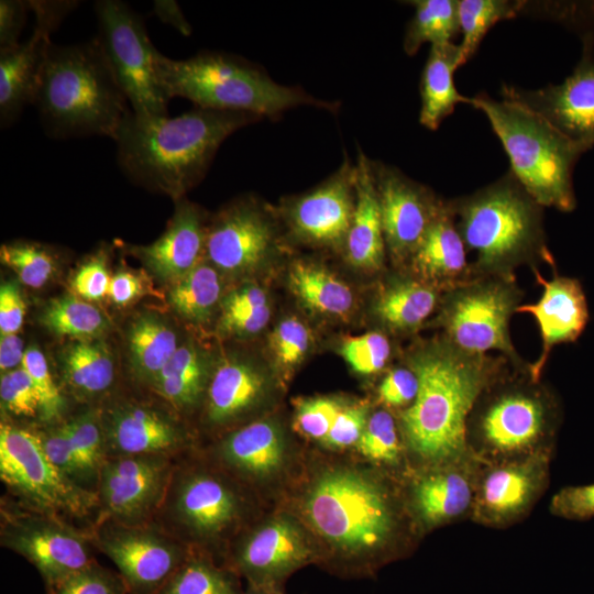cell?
I'll list each match as a JSON object with an SVG mask.
<instances>
[{"instance_id":"7bdbcfd3","label":"cell","mask_w":594,"mask_h":594,"mask_svg":"<svg viewBox=\"0 0 594 594\" xmlns=\"http://www.w3.org/2000/svg\"><path fill=\"white\" fill-rule=\"evenodd\" d=\"M77 457L91 480L98 482L100 468L107 459L101 409H89L64 421Z\"/></svg>"},{"instance_id":"f35d334b","label":"cell","mask_w":594,"mask_h":594,"mask_svg":"<svg viewBox=\"0 0 594 594\" xmlns=\"http://www.w3.org/2000/svg\"><path fill=\"white\" fill-rule=\"evenodd\" d=\"M41 323L57 336L75 340L99 339L109 327L99 308L75 295L52 299L42 311Z\"/></svg>"},{"instance_id":"d6a6232c","label":"cell","mask_w":594,"mask_h":594,"mask_svg":"<svg viewBox=\"0 0 594 594\" xmlns=\"http://www.w3.org/2000/svg\"><path fill=\"white\" fill-rule=\"evenodd\" d=\"M213 370L191 340L182 342L151 388L177 413H190L204 404Z\"/></svg>"},{"instance_id":"9a60e30c","label":"cell","mask_w":594,"mask_h":594,"mask_svg":"<svg viewBox=\"0 0 594 594\" xmlns=\"http://www.w3.org/2000/svg\"><path fill=\"white\" fill-rule=\"evenodd\" d=\"M172 458L155 454L107 458L96 488L98 521L150 522L164 501L175 468Z\"/></svg>"},{"instance_id":"83f0119b","label":"cell","mask_w":594,"mask_h":594,"mask_svg":"<svg viewBox=\"0 0 594 594\" xmlns=\"http://www.w3.org/2000/svg\"><path fill=\"white\" fill-rule=\"evenodd\" d=\"M468 255L469 251L458 230L449 201L444 200L442 209L426 231L406 268L446 292L472 277Z\"/></svg>"},{"instance_id":"816d5d0a","label":"cell","mask_w":594,"mask_h":594,"mask_svg":"<svg viewBox=\"0 0 594 594\" xmlns=\"http://www.w3.org/2000/svg\"><path fill=\"white\" fill-rule=\"evenodd\" d=\"M310 345L308 328L297 318L284 319L270 337L271 351L277 364L289 370L298 365Z\"/></svg>"},{"instance_id":"5b68a950","label":"cell","mask_w":594,"mask_h":594,"mask_svg":"<svg viewBox=\"0 0 594 594\" xmlns=\"http://www.w3.org/2000/svg\"><path fill=\"white\" fill-rule=\"evenodd\" d=\"M34 106L43 130L54 139L113 140L131 111L97 36L70 45H50Z\"/></svg>"},{"instance_id":"603a6c76","label":"cell","mask_w":594,"mask_h":594,"mask_svg":"<svg viewBox=\"0 0 594 594\" xmlns=\"http://www.w3.org/2000/svg\"><path fill=\"white\" fill-rule=\"evenodd\" d=\"M531 271L542 287L541 296L536 302L521 304L516 314H528L538 324L541 351L530 363L529 373L532 380L540 381L552 349L575 342L588 323L590 311L579 279L560 276L556 271L550 279H544L538 268Z\"/></svg>"},{"instance_id":"f5cc1de1","label":"cell","mask_w":594,"mask_h":594,"mask_svg":"<svg viewBox=\"0 0 594 594\" xmlns=\"http://www.w3.org/2000/svg\"><path fill=\"white\" fill-rule=\"evenodd\" d=\"M418 391V376L404 362L403 365L393 367L385 374L377 387V397L383 405L404 410L414 403Z\"/></svg>"},{"instance_id":"e575fe53","label":"cell","mask_w":594,"mask_h":594,"mask_svg":"<svg viewBox=\"0 0 594 594\" xmlns=\"http://www.w3.org/2000/svg\"><path fill=\"white\" fill-rule=\"evenodd\" d=\"M127 343L131 372L146 386H151L182 344L170 323L153 312L140 314L131 321Z\"/></svg>"},{"instance_id":"6f0895ef","label":"cell","mask_w":594,"mask_h":594,"mask_svg":"<svg viewBox=\"0 0 594 594\" xmlns=\"http://www.w3.org/2000/svg\"><path fill=\"white\" fill-rule=\"evenodd\" d=\"M29 11V1H0V51L13 48L20 44V34Z\"/></svg>"},{"instance_id":"d6986e66","label":"cell","mask_w":594,"mask_h":594,"mask_svg":"<svg viewBox=\"0 0 594 594\" xmlns=\"http://www.w3.org/2000/svg\"><path fill=\"white\" fill-rule=\"evenodd\" d=\"M503 98L517 101L549 121L585 151L594 147V36L583 37L582 57L559 85L529 90L504 85Z\"/></svg>"},{"instance_id":"4dcf8cb0","label":"cell","mask_w":594,"mask_h":594,"mask_svg":"<svg viewBox=\"0 0 594 594\" xmlns=\"http://www.w3.org/2000/svg\"><path fill=\"white\" fill-rule=\"evenodd\" d=\"M447 465L420 476L411 488L413 510L426 528L457 519L474 499L469 476L455 466Z\"/></svg>"},{"instance_id":"680465c9","label":"cell","mask_w":594,"mask_h":594,"mask_svg":"<svg viewBox=\"0 0 594 594\" xmlns=\"http://www.w3.org/2000/svg\"><path fill=\"white\" fill-rule=\"evenodd\" d=\"M25 302L18 285L6 282L0 288V331L1 334L19 332L24 323Z\"/></svg>"},{"instance_id":"c3c4849f","label":"cell","mask_w":594,"mask_h":594,"mask_svg":"<svg viewBox=\"0 0 594 594\" xmlns=\"http://www.w3.org/2000/svg\"><path fill=\"white\" fill-rule=\"evenodd\" d=\"M129 588L120 575L94 561L47 590V594H128Z\"/></svg>"},{"instance_id":"cb8c5ba5","label":"cell","mask_w":594,"mask_h":594,"mask_svg":"<svg viewBox=\"0 0 594 594\" xmlns=\"http://www.w3.org/2000/svg\"><path fill=\"white\" fill-rule=\"evenodd\" d=\"M544 451L491 470L475 496L476 517L490 525H507L531 508L547 484Z\"/></svg>"},{"instance_id":"1f68e13d","label":"cell","mask_w":594,"mask_h":594,"mask_svg":"<svg viewBox=\"0 0 594 594\" xmlns=\"http://www.w3.org/2000/svg\"><path fill=\"white\" fill-rule=\"evenodd\" d=\"M462 65L459 44L431 45L420 78L419 122L425 128L437 130L457 105H471L472 98L461 95L454 85L453 74Z\"/></svg>"},{"instance_id":"4316f807","label":"cell","mask_w":594,"mask_h":594,"mask_svg":"<svg viewBox=\"0 0 594 594\" xmlns=\"http://www.w3.org/2000/svg\"><path fill=\"white\" fill-rule=\"evenodd\" d=\"M268 381L248 361L223 360L213 370L204 400L205 421L215 428L230 427L254 413L266 399Z\"/></svg>"},{"instance_id":"2e32d148","label":"cell","mask_w":594,"mask_h":594,"mask_svg":"<svg viewBox=\"0 0 594 594\" xmlns=\"http://www.w3.org/2000/svg\"><path fill=\"white\" fill-rule=\"evenodd\" d=\"M318 550L301 521L279 514L249 530L234 546L230 570L249 586L283 590L298 569L318 558Z\"/></svg>"},{"instance_id":"7c38bea8","label":"cell","mask_w":594,"mask_h":594,"mask_svg":"<svg viewBox=\"0 0 594 594\" xmlns=\"http://www.w3.org/2000/svg\"><path fill=\"white\" fill-rule=\"evenodd\" d=\"M0 477L30 509L82 517L98 507L95 491L65 476L47 458L35 430L0 425Z\"/></svg>"},{"instance_id":"03108f58","label":"cell","mask_w":594,"mask_h":594,"mask_svg":"<svg viewBox=\"0 0 594 594\" xmlns=\"http://www.w3.org/2000/svg\"><path fill=\"white\" fill-rule=\"evenodd\" d=\"M241 594H284V593H283V590H278V588L249 586L248 591Z\"/></svg>"},{"instance_id":"91938a15","label":"cell","mask_w":594,"mask_h":594,"mask_svg":"<svg viewBox=\"0 0 594 594\" xmlns=\"http://www.w3.org/2000/svg\"><path fill=\"white\" fill-rule=\"evenodd\" d=\"M270 317L268 305L254 310L222 315L220 328L226 333L252 336L265 328Z\"/></svg>"},{"instance_id":"74e56055","label":"cell","mask_w":594,"mask_h":594,"mask_svg":"<svg viewBox=\"0 0 594 594\" xmlns=\"http://www.w3.org/2000/svg\"><path fill=\"white\" fill-rule=\"evenodd\" d=\"M407 3L415 8L403 41L407 55H415L425 43L440 45L453 42L460 32L459 0H414Z\"/></svg>"},{"instance_id":"8d00e7d4","label":"cell","mask_w":594,"mask_h":594,"mask_svg":"<svg viewBox=\"0 0 594 594\" xmlns=\"http://www.w3.org/2000/svg\"><path fill=\"white\" fill-rule=\"evenodd\" d=\"M221 279L211 264L199 263L170 284L168 302L172 309L191 323H206L220 300Z\"/></svg>"},{"instance_id":"8fae6325","label":"cell","mask_w":594,"mask_h":594,"mask_svg":"<svg viewBox=\"0 0 594 594\" xmlns=\"http://www.w3.org/2000/svg\"><path fill=\"white\" fill-rule=\"evenodd\" d=\"M97 38L134 114L168 116V101L156 73L157 50L145 22L120 0H98L94 4Z\"/></svg>"},{"instance_id":"484cf974","label":"cell","mask_w":594,"mask_h":594,"mask_svg":"<svg viewBox=\"0 0 594 594\" xmlns=\"http://www.w3.org/2000/svg\"><path fill=\"white\" fill-rule=\"evenodd\" d=\"M216 452L224 469L253 483L277 479L290 459L284 430L270 419L232 430L219 442Z\"/></svg>"},{"instance_id":"f1b7e54d","label":"cell","mask_w":594,"mask_h":594,"mask_svg":"<svg viewBox=\"0 0 594 594\" xmlns=\"http://www.w3.org/2000/svg\"><path fill=\"white\" fill-rule=\"evenodd\" d=\"M370 157L359 152L355 163V207L344 249L349 262L376 272L384 266L386 245Z\"/></svg>"},{"instance_id":"ffe728a7","label":"cell","mask_w":594,"mask_h":594,"mask_svg":"<svg viewBox=\"0 0 594 594\" xmlns=\"http://www.w3.org/2000/svg\"><path fill=\"white\" fill-rule=\"evenodd\" d=\"M34 13L32 35L18 46L0 51V124H13L28 105H34L51 34L77 8V1H29Z\"/></svg>"},{"instance_id":"5bb4252c","label":"cell","mask_w":594,"mask_h":594,"mask_svg":"<svg viewBox=\"0 0 594 594\" xmlns=\"http://www.w3.org/2000/svg\"><path fill=\"white\" fill-rule=\"evenodd\" d=\"M91 536L131 594H156L190 554L188 546L152 522L100 520Z\"/></svg>"},{"instance_id":"7a4b0ae2","label":"cell","mask_w":594,"mask_h":594,"mask_svg":"<svg viewBox=\"0 0 594 594\" xmlns=\"http://www.w3.org/2000/svg\"><path fill=\"white\" fill-rule=\"evenodd\" d=\"M302 525L348 573H370L394 553L402 517L395 495L375 473L334 464L319 470L300 501Z\"/></svg>"},{"instance_id":"bcb514c9","label":"cell","mask_w":594,"mask_h":594,"mask_svg":"<svg viewBox=\"0 0 594 594\" xmlns=\"http://www.w3.org/2000/svg\"><path fill=\"white\" fill-rule=\"evenodd\" d=\"M0 402L6 416L41 417L40 396L23 366L1 373Z\"/></svg>"},{"instance_id":"8992f818","label":"cell","mask_w":594,"mask_h":594,"mask_svg":"<svg viewBox=\"0 0 594 594\" xmlns=\"http://www.w3.org/2000/svg\"><path fill=\"white\" fill-rule=\"evenodd\" d=\"M155 67L169 99L184 98L198 108L276 119L301 106L330 112L340 107L298 86L278 84L261 66L223 52L202 51L186 59H172L157 52Z\"/></svg>"},{"instance_id":"4fadbf2b","label":"cell","mask_w":594,"mask_h":594,"mask_svg":"<svg viewBox=\"0 0 594 594\" xmlns=\"http://www.w3.org/2000/svg\"><path fill=\"white\" fill-rule=\"evenodd\" d=\"M61 519L34 509H1V546L33 564L51 588L95 560L90 537Z\"/></svg>"},{"instance_id":"52a82bcc","label":"cell","mask_w":594,"mask_h":594,"mask_svg":"<svg viewBox=\"0 0 594 594\" xmlns=\"http://www.w3.org/2000/svg\"><path fill=\"white\" fill-rule=\"evenodd\" d=\"M471 105L486 116L509 157L510 172L525 190L543 208L574 210L573 168L586 151L517 101L482 92Z\"/></svg>"},{"instance_id":"277c9868","label":"cell","mask_w":594,"mask_h":594,"mask_svg":"<svg viewBox=\"0 0 594 594\" xmlns=\"http://www.w3.org/2000/svg\"><path fill=\"white\" fill-rule=\"evenodd\" d=\"M448 201L469 253H474L472 276L516 278V268L528 265L535 270L543 263L556 270L543 207L510 170L470 195Z\"/></svg>"},{"instance_id":"f546056e","label":"cell","mask_w":594,"mask_h":594,"mask_svg":"<svg viewBox=\"0 0 594 594\" xmlns=\"http://www.w3.org/2000/svg\"><path fill=\"white\" fill-rule=\"evenodd\" d=\"M444 292L408 271L396 275L380 290L373 312L380 323L395 333L421 328L438 311Z\"/></svg>"},{"instance_id":"7dc6e473","label":"cell","mask_w":594,"mask_h":594,"mask_svg":"<svg viewBox=\"0 0 594 594\" xmlns=\"http://www.w3.org/2000/svg\"><path fill=\"white\" fill-rule=\"evenodd\" d=\"M51 462L69 480L81 487L91 481L72 444L64 421L43 430H35Z\"/></svg>"},{"instance_id":"9c48e42d","label":"cell","mask_w":594,"mask_h":594,"mask_svg":"<svg viewBox=\"0 0 594 594\" xmlns=\"http://www.w3.org/2000/svg\"><path fill=\"white\" fill-rule=\"evenodd\" d=\"M522 299L516 278L472 276L443 293L432 322L461 350L475 354L495 351L513 369L529 371L530 363L517 352L509 331Z\"/></svg>"},{"instance_id":"ab89813d","label":"cell","mask_w":594,"mask_h":594,"mask_svg":"<svg viewBox=\"0 0 594 594\" xmlns=\"http://www.w3.org/2000/svg\"><path fill=\"white\" fill-rule=\"evenodd\" d=\"M156 594H241L235 573L190 553Z\"/></svg>"},{"instance_id":"be15d7a7","label":"cell","mask_w":594,"mask_h":594,"mask_svg":"<svg viewBox=\"0 0 594 594\" xmlns=\"http://www.w3.org/2000/svg\"><path fill=\"white\" fill-rule=\"evenodd\" d=\"M153 14L165 24L170 25L184 36L193 33L190 23L185 18L179 4L174 0H155Z\"/></svg>"},{"instance_id":"60d3db41","label":"cell","mask_w":594,"mask_h":594,"mask_svg":"<svg viewBox=\"0 0 594 594\" xmlns=\"http://www.w3.org/2000/svg\"><path fill=\"white\" fill-rule=\"evenodd\" d=\"M524 1L459 0L458 14L462 41L459 43L465 64L472 58L488 30L499 21L518 15Z\"/></svg>"},{"instance_id":"b9f144b4","label":"cell","mask_w":594,"mask_h":594,"mask_svg":"<svg viewBox=\"0 0 594 594\" xmlns=\"http://www.w3.org/2000/svg\"><path fill=\"white\" fill-rule=\"evenodd\" d=\"M0 260L15 273L22 284L31 288L43 287L56 268L52 250L41 243L24 240L2 244Z\"/></svg>"},{"instance_id":"ba28073f","label":"cell","mask_w":594,"mask_h":594,"mask_svg":"<svg viewBox=\"0 0 594 594\" xmlns=\"http://www.w3.org/2000/svg\"><path fill=\"white\" fill-rule=\"evenodd\" d=\"M560 407L529 371L509 366L479 396L466 424V438L498 455L542 452L558 429Z\"/></svg>"},{"instance_id":"836d02e7","label":"cell","mask_w":594,"mask_h":594,"mask_svg":"<svg viewBox=\"0 0 594 594\" xmlns=\"http://www.w3.org/2000/svg\"><path fill=\"white\" fill-rule=\"evenodd\" d=\"M64 385L77 399L101 398L114 382V361L108 345L99 340H75L59 354Z\"/></svg>"},{"instance_id":"9f6ffc18","label":"cell","mask_w":594,"mask_h":594,"mask_svg":"<svg viewBox=\"0 0 594 594\" xmlns=\"http://www.w3.org/2000/svg\"><path fill=\"white\" fill-rule=\"evenodd\" d=\"M551 512L565 519L585 520L594 517V484L568 486L551 501Z\"/></svg>"},{"instance_id":"f907efd6","label":"cell","mask_w":594,"mask_h":594,"mask_svg":"<svg viewBox=\"0 0 594 594\" xmlns=\"http://www.w3.org/2000/svg\"><path fill=\"white\" fill-rule=\"evenodd\" d=\"M343 406L333 397L301 399L297 403L295 426L304 436L322 443Z\"/></svg>"},{"instance_id":"d590c367","label":"cell","mask_w":594,"mask_h":594,"mask_svg":"<svg viewBox=\"0 0 594 594\" xmlns=\"http://www.w3.org/2000/svg\"><path fill=\"white\" fill-rule=\"evenodd\" d=\"M288 280L294 295L321 315L343 317L354 306L351 288L320 265L295 262Z\"/></svg>"},{"instance_id":"681fc988","label":"cell","mask_w":594,"mask_h":594,"mask_svg":"<svg viewBox=\"0 0 594 594\" xmlns=\"http://www.w3.org/2000/svg\"><path fill=\"white\" fill-rule=\"evenodd\" d=\"M22 366L30 375L40 396L41 419L44 421L56 420L62 414L64 402L44 354L37 348H28Z\"/></svg>"},{"instance_id":"e7e4bbea","label":"cell","mask_w":594,"mask_h":594,"mask_svg":"<svg viewBox=\"0 0 594 594\" xmlns=\"http://www.w3.org/2000/svg\"><path fill=\"white\" fill-rule=\"evenodd\" d=\"M23 340L13 334H1L0 338V369L1 373L22 366L25 354Z\"/></svg>"},{"instance_id":"ac0fdd59","label":"cell","mask_w":594,"mask_h":594,"mask_svg":"<svg viewBox=\"0 0 594 594\" xmlns=\"http://www.w3.org/2000/svg\"><path fill=\"white\" fill-rule=\"evenodd\" d=\"M278 231L273 215L253 197L234 200L207 227L205 254L229 274L258 267L276 250Z\"/></svg>"},{"instance_id":"11a10c76","label":"cell","mask_w":594,"mask_h":594,"mask_svg":"<svg viewBox=\"0 0 594 594\" xmlns=\"http://www.w3.org/2000/svg\"><path fill=\"white\" fill-rule=\"evenodd\" d=\"M111 278L105 252L101 250L78 267L72 278V288L76 296L87 301H96L109 296Z\"/></svg>"},{"instance_id":"d4e9b609","label":"cell","mask_w":594,"mask_h":594,"mask_svg":"<svg viewBox=\"0 0 594 594\" xmlns=\"http://www.w3.org/2000/svg\"><path fill=\"white\" fill-rule=\"evenodd\" d=\"M207 227L201 208L183 197L175 200V211L161 237L148 245L133 246L131 252L156 277L172 284L199 264Z\"/></svg>"},{"instance_id":"30bf717a","label":"cell","mask_w":594,"mask_h":594,"mask_svg":"<svg viewBox=\"0 0 594 594\" xmlns=\"http://www.w3.org/2000/svg\"><path fill=\"white\" fill-rule=\"evenodd\" d=\"M244 502L233 482L201 466L174 468L157 510L168 534L182 541L209 547L234 531L243 518Z\"/></svg>"},{"instance_id":"6125c7cd","label":"cell","mask_w":594,"mask_h":594,"mask_svg":"<svg viewBox=\"0 0 594 594\" xmlns=\"http://www.w3.org/2000/svg\"><path fill=\"white\" fill-rule=\"evenodd\" d=\"M144 288L140 276L132 272L121 271L111 278L109 297L117 306L124 307L141 297Z\"/></svg>"},{"instance_id":"7402d4cb","label":"cell","mask_w":594,"mask_h":594,"mask_svg":"<svg viewBox=\"0 0 594 594\" xmlns=\"http://www.w3.org/2000/svg\"><path fill=\"white\" fill-rule=\"evenodd\" d=\"M107 458L168 455L189 443V435L177 416L147 403L118 400L101 410Z\"/></svg>"},{"instance_id":"e0dca14e","label":"cell","mask_w":594,"mask_h":594,"mask_svg":"<svg viewBox=\"0 0 594 594\" xmlns=\"http://www.w3.org/2000/svg\"><path fill=\"white\" fill-rule=\"evenodd\" d=\"M370 165L386 252L396 266L407 267L446 199L393 165L374 160H370Z\"/></svg>"},{"instance_id":"f6af8a7d","label":"cell","mask_w":594,"mask_h":594,"mask_svg":"<svg viewBox=\"0 0 594 594\" xmlns=\"http://www.w3.org/2000/svg\"><path fill=\"white\" fill-rule=\"evenodd\" d=\"M340 352L348 364L362 375L383 371L391 361L393 345L389 338L380 331L345 339Z\"/></svg>"},{"instance_id":"3957f363","label":"cell","mask_w":594,"mask_h":594,"mask_svg":"<svg viewBox=\"0 0 594 594\" xmlns=\"http://www.w3.org/2000/svg\"><path fill=\"white\" fill-rule=\"evenodd\" d=\"M262 118L195 107L176 117H144L132 110L114 142L121 172L134 185L177 200L208 173L220 145Z\"/></svg>"},{"instance_id":"ee69618b","label":"cell","mask_w":594,"mask_h":594,"mask_svg":"<svg viewBox=\"0 0 594 594\" xmlns=\"http://www.w3.org/2000/svg\"><path fill=\"white\" fill-rule=\"evenodd\" d=\"M355 448L369 460L381 463L397 462L400 442L393 415L385 409L372 413Z\"/></svg>"},{"instance_id":"94428289","label":"cell","mask_w":594,"mask_h":594,"mask_svg":"<svg viewBox=\"0 0 594 594\" xmlns=\"http://www.w3.org/2000/svg\"><path fill=\"white\" fill-rule=\"evenodd\" d=\"M267 305L266 293L254 284L232 290L221 301L222 315L254 310Z\"/></svg>"},{"instance_id":"44dd1931","label":"cell","mask_w":594,"mask_h":594,"mask_svg":"<svg viewBox=\"0 0 594 594\" xmlns=\"http://www.w3.org/2000/svg\"><path fill=\"white\" fill-rule=\"evenodd\" d=\"M355 207V164H342L311 190L295 196L283 208L293 235L315 245L344 246Z\"/></svg>"},{"instance_id":"6da1fadb","label":"cell","mask_w":594,"mask_h":594,"mask_svg":"<svg viewBox=\"0 0 594 594\" xmlns=\"http://www.w3.org/2000/svg\"><path fill=\"white\" fill-rule=\"evenodd\" d=\"M405 362L419 391L399 414L404 442L426 463H455L466 452L468 418L479 396L512 365L499 354L465 352L442 333L410 348Z\"/></svg>"},{"instance_id":"db71d44e","label":"cell","mask_w":594,"mask_h":594,"mask_svg":"<svg viewBox=\"0 0 594 594\" xmlns=\"http://www.w3.org/2000/svg\"><path fill=\"white\" fill-rule=\"evenodd\" d=\"M369 416L367 404H344L322 444L339 450L355 446L363 433Z\"/></svg>"}]
</instances>
